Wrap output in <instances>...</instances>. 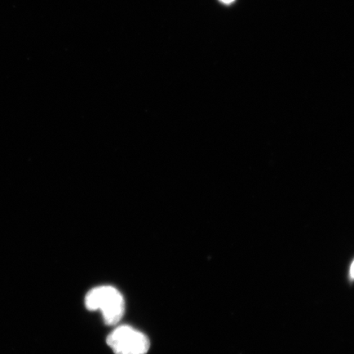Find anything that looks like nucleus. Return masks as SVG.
<instances>
[{"instance_id": "obj_1", "label": "nucleus", "mask_w": 354, "mask_h": 354, "mask_svg": "<svg viewBox=\"0 0 354 354\" xmlns=\"http://www.w3.org/2000/svg\"><path fill=\"white\" fill-rule=\"evenodd\" d=\"M86 307L90 311H100L106 325L118 324L125 313V300L116 288L102 286L88 292Z\"/></svg>"}, {"instance_id": "obj_2", "label": "nucleus", "mask_w": 354, "mask_h": 354, "mask_svg": "<svg viewBox=\"0 0 354 354\" xmlns=\"http://www.w3.org/2000/svg\"><path fill=\"white\" fill-rule=\"evenodd\" d=\"M107 344L115 354H147L150 347L147 336L125 325L119 326L111 332Z\"/></svg>"}, {"instance_id": "obj_3", "label": "nucleus", "mask_w": 354, "mask_h": 354, "mask_svg": "<svg viewBox=\"0 0 354 354\" xmlns=\"http://www.w3.org/2000/svg\"><path fill=\"white\" fill-rule=\"evenodd\" d=\"M219 1L225 6H231L236 0H219Z\"/></svg>"}, {"instance_id": "obj_4", "label": "nucleus", "mask_w": 354, "mask_h": 354, "mask_svg": "<svg viewBox=\"0 0 354 354\" xmlns=\"http://www.w3.org/2000/svg\"><path fill=\"white\" fill-rule=\"evenodd\" d=\"M351 275L353 278H354V261L351 265Z\"/></svg>"}]
</instances>
